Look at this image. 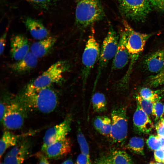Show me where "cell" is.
Returning <instances> with one entry per match:
<instances>
[{"label":"cell","mask_w":164,"mask_h":164,"mask_svg":"<svg viewBox=\"0 0 164 164\" xmlns=\"http://www.w3.org/2000/svg\"><path fill=\"white\" fill-rule=\"evenodd\" d=\"M155 163L154 162L151 161L148 164H155Z\"/></svg>","instance_id":"obj_43"},{"label":"cell","mask_w":164,"mask_h":164,"mask_svg":"<svg viewBox=\"0 0 164 164\" xmlns=\"http://www.w3.org/2000/svg\"><path fill=\"white\" fill-rule=\"evenodd\" d=\"M18 137L9 131L3 134L0 141V157L1 158L7 149L15 146L17 143Z\"/></svg>","instance_id":"obj_20"},{"label":"cell","mask_w":164,"mask_h":164,"mask_svg":"<svg viewBox=\"0 0 164 164\" xmlns=\"http://www.w3.org/2000/svg\"><path fill=\"white\" fill-rule=\"evenodd\" d=\"M37 59L30 51L21 60L10 65V68L17 74L27 73L36 67L38 63Z\"/></svg>","instance_id":"obj_17"},{"label":"cell","mask_w":164,"mask_h":164,"mask_svg":"<svg viewBox=\"0 0 164 164\" xmlns=\"http://www.w3.org/2000/svg\"><path fill=\"white\" fill-rule=\"evenodd\" d=\"M157 136L161 143L162 147H164V137L160 136L158 135Z\"/></svg>","instance_id":"obj_41"},{"label":"cell","mask_w":164,"mask_h":164,"mask_svg":"<svg viewBox=\"0 0 164 164\" xmlns=\"http://www.w3.org/2000/svg\"><path fill=\"white\" fill-rule=\"evenodd\" d=\"M36 155L39 160L38 164H50L47 159V158L43 153L39 152Z\"/></svg>","instance_id":"obj_38"},{"label":"cell","mask_w":164,"mask_h":164,"mask_svg":"<svg viewBox=\"0 0 164 164\" xmlns=\"http://www.w3.org/2000/svg\"><path fill=\"white\" fill-rule=\"evenodd\" d=\"M140 95L144 99L154 102L158 101L159 97L156 91L147 87H144L141 90Z\"/></svg>","instance_id":"obj_27"},{"label":"cell","mask_w":164,"mask_h":164,"mask_svg":"<svg viewBox=\"0 0 164 164\" xmlns=\"http://www.w3.org/2000/svg\"><path fill=\"white\" fill-rule=\"evenodd\" d=\"M70 67L69 63L66 61H57L29 84L26 88L39 89L60 82L63 80V74L69 70Z\"/></svg>","instance_id":"obj_4"},{"label":"cell","mask_w":164,"mask_h":164,"mask_svg":"<svg viewBox=\"0 0 164 164\" xmlns=\"http://www.w3.org/2000/svg\"><path fill=\"white\" fill-rule=\"evenodd\" d=\"M126 37V46L130 56L128 68L119 83L120 87L126 86L135 63L143 51L146 43L152 33H142L135 31L125 20L122 21Z\"/></svg>","instance_id":"obj_1"},{"label":"cell","mask_w":164,"mask_h":164,"mask_svg":"<svg viewBox=\"0 0 164 164\" xmlns=\"http://www.w3.org/2000/svg\"><path fill=\"white\" fill-rule=\"evenodd\" d=\"M156 129L158 135L164 137V119L162 118L156 126Z\"/></svg>","instance_id":"obj_36"},{"label":"cell","mask_w":164,"mask_h":164,"mask_svg":"<svg viewBox=\"0 0 164 164\" xmlns=\"http://www.w3.org/2000/svg\"><path fill=\"white\" fill-rule=\"evenodd\" d=\"M155 164H163L162 163V162H157V163H155Z\"/></svg>","instance_id":"obj_44"},{"label":"cell","mask_w":164,"mask_h":164,"mask_svg":"<svg viewBox=\"0 0 164 164\" xmlns=\"http://www.w3.org/2000/svg\"><path fill=\"white\" fill-rule=\"evenodd\" d=\"M22 100L30 109L44 113L53 111L58 103L57 94L49 87L39 89L26 88Z\"/></svg>","instance_id":"obj_2"},{"label":"cell","mask_w":164,"mask_h":164,"mask_svg":"<svg viewBox=\"0 0 164 164\" xmlns=\"http://www.w3.org/2000/svg\"><path fill=\"white\" fill-rule=\"evenodd\" d=\"M109 155L112 164H132L131 157L124 151L114 150Z\"/></svg>","instance_id":"obj_22"},{"label":"cell","mask_w":164,"mask_h":164,"mask_svg":"<svg viewBox=\"0 0 164 164\" xmlns=\"http://www.w3.org/2000/svg\"><path fill=\"white\" fill-rule=\"evenodd\" d=\"M7 106L1 102L0 104V118L1 121H2L6 111Z\"/></svg>","instance_id":"obj_40"},{"label":"cell","mask_w":164,"mask_h":164,"mask_svg":"<svg viewBox=\"0 0 164 164\" xmlns=\"http://www.w3.org/2000/svg\"><path fill=\"white\" fill-rule=\"evenodd\" d=\"M71 150L70 139L66 137L49 145L44 153L48 159H58L67 155Z\"/></svg>","instance_id":"obj_12"},{"label":"cell","mask_w":164,"mask_h":164,"mask_svg":"<svg viewBox=\"0 0 164 164\" xmlns=\"http://www.w3.org/2000/svg\"><path fill=\"white\" fill-rule=\"evenodd\" d=\"M95 164H112L110 155H102L96 160Z\"/></svg>","instance_id":"obj_37"},{"label":"cell","mask_w":164,"mask_h":164,"mask_svg":"<svg viewBox=\"0 0 164 164\" xmlns=\"http://www.w3.org/2000/svg\"><path fill=\"white\" fill-rule=\"evenodd\" d=\"M119 39V36L112 26L109 24L107 34L103 42L100 50L94 88L98 80L102 71L107 66L109 61L114 58L117 49Z\"/></svg>","instance_id":"obj_6"},{"label":"cell","mask_w":164,"mask_h":164,"mask_svg":"<svg viewBox=\"0 0 164 164\" xmlns=\"http://www.w3.org/2000/svg\"><path fill=\"white\" fill-rule=\"evenodd\" d=\"M137 102L138 103L142 110L148 115L152 114L155 102L147 100L143 98L140 95L136 97Z\"/></svg>","instance_id":"obj_26"},{"label":"cell","mask_w":164,"mask_h":164,"mask_svg":"<svg viewBox=\"0 0 164 164\" xmlns=\"http://www.w3.org/2000/svg\"><path fill=\"white\" fill-rule=\"evenodd\" d=\"M61 164H74L71 159H69L64 161Z\"/></svg>","instance_id":"obj_42"},{"label":"cell","mask_w":164,"mask_h":164,"mask_svg":"<svg viewBox=\"0 0 164 164\" xmlns=\"http://www.w3.org/2000/svg\"><path fill=\"white\" fill-rule=\"evenodd\" d=\"M105 116H97L94 121V125L95 129L99 132L103 124Z\"/></svg>","instance_id":"obj_35"},{"label":"cell","mask_w":164,"mask_h":164,"mask_svg":"<svg viewBox=\"0 0 164 164\" xmlns=\"http://www.w3.org/2000/svg\"><path fill=\"white\" fill-rule=\"evenodd\" d=\"M75 23L80 29H84L104 16L100 0H75Z\"/></svg>","instance_id":"obj_3"},{"label":"cell","mask_w":164,"mask_h":164,"mask_svg":"<svg viewBox=\"0 0 164 164\" xmlns=\"http://www.w3.org/2000/svg\"><path fill=\"white\" fill-rule=\"evenodd\" d=\"M24 118V110L22 105L17 102H13L7 106L2 122L6 128L17 129L22 126Z\"/></svg>","instance_id":"obj_10"},{"label":"cell","mask_w":164,"mask_h":164,"mask_svg":"<svg viewBox=\"0 0 164 164\" xmlns=\"http://www.w3.org/2000/svg\"><path fill=\"white\" fill-rule=\"evenodd\" d=\"M154 156L156 161L164 163V147L155 150Z\"/></svg>","instance_id":"obj_33"},{"label":"cell","mask_w":164,"mask_h":164,"mask_svg":"<svg viewBox=\"0 0 164 164\" xmlns=\"http://www.w3.org/2000/svg\"><path fill=\"white\" fill-rule=\"evenodd\" d=\"M125 112V109L121 106H116L112 110L110 137L114 143H122L127 138L128 123Z\"/></svg>","instance_id":"obj_8"},{"label":"cell","mask_w":164,"mask_h":164,"mask_svg":"<svg viewBox=\"0 0 164 164\" xmlns=\"http://www.w3.org/2000/svg\"><path fill=\"white\" fill-rule=\"evenodd\" d=\"M113 58L112 70L121 69L130 62V56L126 46V35L123 29L120 32L117 49Z\"/></svg>","instance_id":"obj_11"},{"label":"cell","mask_w":164,"mask_h":164,"mask_svg":"<svg viewBox=\"0 0 164 164\" xmlns=\"http://www.w3.org/2000/svg\"><path fill=\"white\" fill-rule=\"evenodd\" d=\"M75 164H92L90 158L81 153L77 157Z\"/></svg>","instance_id":"obj_32"},{"label":"cell","mask_w":164,"mask_h":164,"mask_svg":"<svg viewBox=\"0 0 164 164\" xmlns=\"http://www.w3.org/2000/svg\"><path fill=\"white\" fill-rule=\"evenodd\" d=\"M72 118L68 115L61 123L48 129L43 138L41 151L44 152L51 144L66 137L71 129Z\"/></svg>","instance_id":"obj_9"},{"label":"cell","mask_w":164,"mask_h":164,"mask_svg":"<svg viewBox=\"0 0 164 164\" xmlns=\"http://www.w3.org/2000/svg\"><path fill=\"white\" fill-rule=\"evenodd\" d=\"M0 164H5L4 162L3 163L1 162V163Z\"/></svg>","instance_id":"obj_45"},{"label":"cell","mask_w":164,"mask_h":164,"mask_svg":"<svg viewBox=\"0 0 164 164\" xmlns=\"http://www.w3.org/2000/svg\"><path fill=\"white\" fill-rule=\"evenodd\" d=\"M134 125L139 132L144 133H149L153 127V124L148 115L142 110L137 102L136 110L133 117Z\"/></svg>","instance_id":"obj_15"},{"label":"cell","mask_w":164,"mask_h":164,"mask_svg":"<svg viewBox=\"0 0 164 164\" xmlns=\"http://www.w3.org/2000/svg\"><path fill=\"white\" fill-rule=\"evenodd\" d=\"M100 50L99 44L95 36L94 29L92 27L82 57L81 75L83 88L92 68L99 59Z\"/></svg>","instance_id":"obj_5"},{"label":"cell","mask_w":164,"mask_h":164,"mask_svg":"<svg viewBox=\"0 0 164 164\" xmlns=\"http://www.w3.org/2000/svg\"><path fill=\"white\" fill-rule=\"evenodd\" d=\"M56 37L49 36L33 43L30 47V51L37 58L46 56L55 44Z\"/></svg>","instance_id":"obj_19"},{"label":"cell","mask_w":164,"mask_h":164,"mask_svg":"<svg viewBox=\"0 0 164 164\" xmlns=\"http://www.w3.org/2000/svg\"><path fill=\"white\" fill-rule=\"evenodd\" d=\"M119 9L126 18L135 22H142L151 10L149 0H118Z\"/></svg>","instance_id":"obj_7"},{"label":"cell","mask_w":164,"mask_h":164,"mask_svg":"<svg viewBox=\"0 0 164 164\" xmlns=\"http://www.w3.org/2000/svg\"><path fill=\"white\" fill-rule=\"evenodd\" d=\"M144 141L143 138L137 137H132L129 140L127 147L134 152L139 155L144 154Z\"/></svg>","instance_id":"obj_23"},{"label":"cell","mask_w":164,"mask_h":164,"mask_svg":"<svg viewBox=\"0 0 164 164\" xmlns=\"http://www.w3.org/2000/svg\"><path fill=\"white\" fill-rule=\"evenodd\" d=\"M91 101L94 110L97 113L105 111L107 109V102L104 94L97 92L93 95Z\"/></svg>","instance_id":"obj_21"},{"label":"cell","mask_w":164,"mask_h":164,"mask_svg":"<svg viewBox=\"0 0 164 164\" xmlns=\"http://www.w3.org/2000/svg\"><path fill=\"white\" fill-rule=\"evenodd\" d=\"M35 6L42 9H46L56 0H26Z\"/></svg>","instance_id":"obj_31"},{"label":"cell","mask_w":164,"mask_h":164,"mask_svg":"<svg viewBox=\"0 0 164 164\" xmlns=\"http://www.w3.org/2000/svg\"><path fill=\"white\" fill-rule=\"evenodd\" d=\"M24 22L27 29L34 39L41 40L49 36V32L39 20L30 17L25 19Z\"/></svg>","instance_id":"obj_18"},{"label":"cell","mask_w":164,"mask_h":164,"mask_svg":"<svg viewBox=\"0 0 164 164\" xmlns=\"http://www.w3.org/2000/svg\"><path fill=\"white\" fill-rule=\"evenodd\" d=\"M146 143L149 148L152 150H155L162 148L161 143L157 136L150 135L146 141Z\"/></svg>","instance_id":"obj_30"},{"label":"cell","mask_w":164,"mask_h":164,"mask_svg":"<svg viewBox=\"0 0 164 164\" xmlns=\"http://www.w3.org/2000/svg\"><path fill=\"white\" fill-rule=\"evenodd\" d=\"M29 145L23 143L15 146L7 154L4 159L5 164H22L29 154Z\"/></svg>","instance_id":"obj_14"},{"label":"cell","mask_w":164,"mask_h":164,"mask_svg":"<svg viewBox=\"0 0 164 164\" xmlns=\"http://www.w3.org/2000/svg\"><path fill=\"white\" fill-rule=\"evenodd\" d=\"M163 107H164V106H163Z\"/></svg>","instance_id":"obj_46"},{"label":"cell","mask_w":164,"mask_h":164,"mask_svg":"<svg viewBox=\"0 0 164 164\" xmlns=\"http://www.w3.org/2000/svg\"><path fill=\"white\" fill-rule=\"evenodd\" d=\"M152 6L160 11H164V0H149Z\"/></svg>","instance_id":"obj_34"},{"label":"cell","mask_w":164,"mask_h":164,"mask_svg":"<svg viewBox=\"0 0 164 164\" xmlns=\"http://www.w3.org/2000/svg\"><path fill=\"white\" fill-rule=\"evenodd\" d=\"M77 137L81 153L90 158L88 144L84 134L80 129L77 131Z\"/></svg>","instance_id":"obj_25"},{"label":"cell","mask_w":164,"mask_h":164,"mask_svg":"<svg viewBox=\"0 0 164 164\" xmlns=\"http://www.w3.org/2000/svg\"><path fill=\"white\" fill-rule=\"evenodd\" d=\"M27 38L21 35L13 36L10 40V53L12 58L18 61L23 58L30 51Z\"/></svg>","instance_id":"obj_13"},{"label":"cell","mask_w":164,"mask_h":164,"mask_svg":"<svg viewBox=\"0 0 164 164\" xmlns=\"http://www.w3.org/2000/svg\"><path fill=\"white\" fill-rule=\"evenodd\" d=\"M164 111V107L162 103L158 101H156L154 104L152 112V114L156 120L162 118Z\"/></svg>","instance_id":"obj_29"},{"label":"cell","mask_w":164,"mask_h":164,"mask_svg":"<svg viewBox=\"0 0 164 164\" xmlns=\"http://www.w3.org/2000/svg\"><path fill=\"white\" fill-rule=\"evenodd\" d=\"M111 120L109 117L105 116L104 121L99 132L103 135L110 136L111 128Z\"/></svg>","instance_id":"obj_28"},{"label":"cell","mask_w":164,"mask_h":164,"mask_svg":"<svg viewBox=\"0 0 164 164\" xmlns=\"http://www.w3.org/2000/svg\"><path fill=\"white\" fill-rule=\"evenodd\" d=\"M7 32H5L1 36L0 39V54H3L5 49L6 39Z\"/></svg>","instance_id":"obj_39"},{"label":"cell","mask_w":164,"mask_h":164,"mask_svg":"<svg viewBox=\"0 0 164 164\" xmlns=\"http://www.w3.org/2000/svg\"><path fill=\"white\" fill-rule=\"evenodd\" d=\"M147 84L150 86L156 87L164 84V67L155 75L149 77Z\"/></svg>","instance_id":"obj_24"},{"label":"cell","mask_w":164,"mask_h":164,"mask_svg":"<svg viewBox=\"0 0 164 164\" xmlns=\"http://www.w3.org/2000/svg\"><path fill=\"white\" fill-rule=\"evenodd\" d=\"M143 64L149 72L158 73L164 67V49L157 50L147 56Z\"/></svg>","instance_id":"obj_16"}]
</instances>
